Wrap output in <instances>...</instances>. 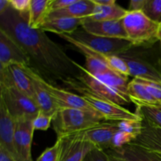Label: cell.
<instances>
[{
  "instance_id": "cell-10",
  "label": "cell",
  "mask_w": 161,
  "mask_h": 161,
  "mask_svg": "<svg viewBox=\"0 0 161 161\" xmlns=\"http://www.w3.org/2000/svg\"><path fill=\"white\" fill-rule=\"evenodd\" d=\"M0 86H13L25 95L34 97V83L25 66L11 64L0 70Z\"/></svg>"
},
{
  "instance_id": "cell-25",
  "label": "cell",
  "mask_w": 161,
  "mask_h": 161,
  "mask_svg": "<svg viewBox=\"0 0 161 161\" xmlns=\"http://www.w3.org/2000/svg\"><path fill=\"white\" fill-rule=\"evenodd\" d=\"M128 10L124 9L120 6L115 4L113 6H97L94 13L85 20L103 21V20H121L127 15Z\"/></svg>"
},
{
  "instance_id": "cell-5",
  "label": "cell",
  "mask_w": 161,
  "mask_h": 161,
  "mask_svg": "<svg viewBox=\"0 0 161 161\" xmlns=\"http://www.w3.org/2000/svg\"><path fill=\"white\" fill-rule=\"evenodd\" d=\"M78 67L80 70V75L78 78V86L74 91L79 94H89L119 105H127L131 102L128 95L99 80L90 74L81 64H78Z\"/></svg>"
},
{
  "instance_id": "cell-27",
  "label": "cell",
  "mask_w": 161,
  "mask_h": 161,
  "mask_svg": "<svg viewBox=\"0 0 161 161\" xmlns=\"http://www.w3.org/2000/svg\"><path fill=\"white\" fill-rule=\"evenodd\" d=\"M105 61L112 70L126 77L130 76L128 65L122 58L118 55H106Z\"/></svg>"
},
{
  "instance_id": "cell-13",
  "label": "cell",
  "mask_w": 161,
  "mask_h": 161,
  "mask_svg": "<svg viewBox=\"0 0 161 161\" xmlns=\"http://www.w3.org/2000/svg\"><path fill=\"white\" fill-rule=\"evenodd\" d=\"M59 36L64 41H66L72 47V49L80 52L84 56V68L90 74L95 75L103 73L107 71L112 70L105 61L106 55L102 54V53L91 50V48L86 47L83 43L74 39L69 35L63 34L59 35Z\"/></svg>"
},
{
  "instance_id": "cell-23",
  "label": "cell",
  "mask_w": 161,
  "mask_h": 161,
  "mask_svg": "<svg viewBox=\"0 0 161 161\" xmlns=\"http://www.w3.org/2000/svg\"><path fill=\"white\" fill-rule=\"evenodd\" d=\"M109 150L127 161H161V157L157 154L131 143L119 149Z\"/></svg>"
},
{
  "instance_id": "cell-15",
  "label": "cell",
  "mask_w": 161,
  "mask_h": 161,
  "mask_svg": "<svg viewBox=\"0 0 161 161\" xmlns=\"http://www.w3.org/2000/svg\"><path fill=\"white\" fill-rule=\"evenodd\" d=\"M34 131L32 120L20 119L17 121L14 137L17 161H33L31 144Z\"/></svg>"
},
{
  "instance_id": "cell-18",
  "label": "cell",
  "mask_w": 161,
  "mask_h": 161,
  "mask_svg": "<svg viewBox=\"0 0 161 161\" xmlns=\"http://www.w3.org/2000/svg\"><path fill=\"white\" fill-rule=\"evenodd\" d=\"M131 144L144 148L161 157V128L143 121L141 134Z\"/></svg>"
},
{
  "instance_id": "cell-9",
  "label": "cell",
  "mask_w": 161,
  "mask_h": 161,
  "mask_svg": "<svg viewBox=\"0 0 161 161\" xmlns=\"http://www.w3.org/2000/svg\"><path fill=\"white\" fill-rule=\"evenodd\" d=\"M86 102L104 117L105 121L120 122L130 119H141L142 118L136 113H132L122 105L104 100L89 94H82Z\"/></svg>"
},
{
  "instance_id": "cell-12",
  "label": "cell",
  "mask_w": 161,
  "mask_h": 161,
  "mask_svg": "<svg viewBox=\"0 0 161 161\" xmlns=\"http://www.w3.org/2000/svg\"><path fill=\"white\" fill-rule=\"evenodd\" d=\"M11 64L29 67V59L20 46L0 29V70Z\"/></svg>"
},
{
  "instance_id": "cell-41",
  "label": "cell",
  "mask_w": 161,
  "mask_h": 161,
  "mask_svg": "<svg viewBox=\"0 0 161 161\" xmlns=\"http://www.w3.org/2000/svg\"><path fill=\"white\" fill-rule=\"evenodd\" d=\"M10 6L9 0H0V15Z\"/></svg>"
},
{
  "instance_id": "cell-3",
  "label": "cell",
  "mask_w": 161,
  "mask_h": 161,
  "mask_svg": "<svg viewBox=\"0 0 161 161\" xmlns=\"http://www.w3.org/2000/svg\"><path fill=\"white\" fill-rule=\"evenodd\" d=\"M103 116L96 111L79 108H59L53 119V127L58 137L86 130L104 122Z\"/></svg>"
},
{
  "instance_id": "cell-8",
  "label": "cell",
  "mask_w": 161,
  "mask_h": 161,
  "mask_svg": "<svg viewBox=\"0 0 161 161\" xmlns=\"http://www.w3.org/2000/svg\"><path fill=\"white\" fill-rule=\"evenodd\" d=\"M61 143L59 161H83L95 146L83 136V132H75L58 137Z\"/></svg>"
},
{
  "instance_id": "cell-20",
  "label": "cell",
  "mask_w": 161,
  "mask_h": 161,
  "mask_svg": "<svg viewBox=\"0 0 161 161\" xmlns=\"http://www.w3.org/2000/svg\"><path fill=\"white\" fill-rule=\"evenodd\" d=\"M25 69L33 80V83H34V97L33 99L37 105L39 111L54 116V115L59 109V107L55 102L54 99L49 94L48 91L41 85V83L36 80V77L32 75L31 69L28 67H25Z\"/></svg>"
},
{
  "instance_id": "cell-28",
  "label": "cell",
  "mask_w": 161,
  "mask_h": 161,
  "mask_svg": "<svg viewBox=\"0 0 161 161\" xmlns=\"http://www.w3.org/2000/svg\"><path fill=\"white\" fill-rule=\"evenodd\" d=\"M142 12L153 21L161 22V0H146Z\"/></svg>"
},
{
  "instance_id": "cell-16",
  "label": "cell",
  "mask_w": 161,
  "mask_h": 161,
  "mask_svg": "<svg viewBox=\"0 0 161 161\" xmlns=\"http://www.w3.org/2000/svg\"><path fill=\"white\" fill-rule=\"evenodd\" d=\"M17 121L11 116L3 100L0 99V146L17 161L14 144Z\"/></svg>"
},
{
  "instance_id": "cell-17",
  "label": "cell",
  "mask_w": 161,
  "mask_h": 161,
  "mask_svg": "<svg viewBox=\"0 0 161 161\" xmlns=\"http://www.w3.org/2000/svg\"><path fill=\"white\" fill-rule=\"evenodd\" d=\"M82 28L94 36L128 40L122 20L95 21L84 19Z\"/></svg>"
},
{
  "instance_id": "cell-34",
  "label": "cell",
  "mask_w": 161,
  "mask_h": 161,
  "mask_svg": "<svg viewBox=\"0 0 161 161\" xmlns=\"http://www.w3.org/2000/svg\"><path fill=\"white\" fill-rule=\"evenodd\" d=\"M10 6L25 18L28 20L31 0H9Z\"/></svg>"
},
{
  "instance_id": "cell-6",
  "label": "cell",
  "mask_w": 161,
  "mask_h": 161,
  "mask_svg": "<svg viewBox=\"0 0 161 161\" xmlns=\"http://www.w3.org/2000/svg\"><path fill=\"white\" fill-rule=\"evenodd\" d=\"M0 99L3 101L9 114L16 121L33 120L39 112L34 99L13 86H0Z\"/></svg>"
},
{
  "instance_id": "cell-33",
  "label": "cell",
  "mask_w": 161,
  "mask_h": 161,
  "mask_svg": "<svg viewBox=\"0 0 161 161\" xmlns=\"http://www.w3.org/2000/svg\"><path fill=\"white\" fill-rule=\"evenodd\" d=\"M137 80H139L146 86L149 94L161 105V82L151 81V80H142V79H137Z\"/></svg>"
},
{
  "instance_id": "cell-14",
  "label": "cell",
  "mask_w": 161,
  "mask_h": 161,
  "mask_svg": "<svg viewBox=\"0 0 161 161\" xmlns=\"http://www.w3.org/2000/svg\"><path fill=\"white\" fill-rule=\"evenodd\" d=\"M119 130V122L104 121L82 132L85 138L95 147L107 151L112 149L113 139Z\"/></svg>"
},
{
  "instance_id": "cell-32",
  "label": "cell",
  "mask_w": 161,
  "mask_h": 161,
  "mask_svg": "<svg viewBox=\"0 0 161 161\" xmlns=\"http://www.w3.org/2000/svg\"><path fill=\"white\" fill-rule=\"evenodd\" d=\"M53 116L39 111L36 117L32 120L34 130H47L53 122Z\"/></svg>"
},
{
  "instance_id": "cell-1",
  "label": "cell",
  "mask_w": 161,
  "mask_h": 161,
  "mask_svg": "<svg viewBox=\"0 0 161 161\" xmlns=\"http://www.w3.org/2000/svg\"><path fill=\"white\" fill-rule=\"evenodd\" d=\"M28 20L9 6L0 15V29L20 46L29 59L28 68L42 80L53 86L62 84L73 91L80 75L79 63L51 40L46 31L30 28Z\"/></svg>"
},
{
  "instance_id": "cell-29",
  "label": "cell",
  "mask_w": 161,
  "mask_h": 161,
  "mask_svg": "<svg viewBox=\"0 0 161 161\" xmlns=\"http://www.w3.org/2000/svg\"><path fill=\"white\" fill-rule=\"evenodd\" d=\"M136 138V135L119 130V131L115 135L114 138H113L111 149H119V148L124 147V146L133 142Z\"/></svg>"
},
{
  "instance_id": "cell-35",
  "label": "cell",
  "mask_w": 161,
  "mask_h": 161,
  "mask_svg": "<svg viewBox=\"0 0 161 161\" xmlns=\"http://www.w3.org/2000/svg\"><path fill=\"white\" fill-rule=\"evenodd\" d=\"M83 161H108V153L105 150L94 147L86 155Z\"/></svg>"
},
{
  "instance_id": "cell-31",
  "label": "cell",
  "mask_w": 161,
  "mask_h": 161,
  "mask_svg": "<svg viewBox=\"0 0 161 161\" xmlns=\"http://www.w3.org/2000/svg\"><path fill=\"white\" fill-rule=\"evenodd\" d=\"M61 153V143L58 139L53 146L47 148L36 161H59Z\"/></svg>"
},
{
  "instance_id": "cell-7",
  "label": "cell",
  "mask_w": 161,
  "mask_h": 161,
  "mask_svg": "<svg viewBox=\"0 0 161 161\" xmlns=\"http://www.w3.org/2000/svg\"><path fill=\"white\" fill-rule=\"evenodd\" d=\"M69 36L91 50L105 55H118L133 47V44L127 39L94 36L85 31L82 27Z\"/></svg>"
},
{
  "instance_id": "cell-30",
  "label": "cell",
  "mask_w": 161,
  "mask_h": 161,
  "mask_svg": "<svg viewBox=\"0 0 161 161\" xmlns=\"http://www.w3.org/2000/svg\"><path fill=\"white\" fill-rule=\"evenodd\" d=\"M143 119H130L119 122V128L123 131L128 132L132 135H136L138 138L142 130Z\"/></svg>"
},
{
  "instance_id": "cell-38",
  "label": "cell",
  "mask_w": 161,
  "mask_h": 161,
  "mask_svg": "<svg viewBox=\"0 0 161 161\" xmlns=\"http://www.w3.org/2000/svg\"><path fill=\"white\" fill-rule=\"evenodd\" d=\"M0 161H15L12 157L0 146Z\"/></svg>"
},
{
  "instance_id": "cell-4",
  "label": "cell",
  "mask_w": 161,
  "mask_h": 161,
  "mask_svg": "<svg viewBox=\"0 0 161 161\" xmlns=\"http://www.w3.org/2000/svg\"><path fill=\"white\" fill-rule=\"evenodd\" d=\"M127 39L134 47H149L160 42V24L142 11H128L122 20Z\"/></svg>"
},
{
  "instance_id": "cell-11",
  "label": "cell",
  "mask_w": 161,
  "mask_h": 161,
  "mask_svg": "<svg viewBox=\"0 0 161 161\" xmlns=\"http://www.w3.org/2000/svg\"><path fill=\"white\" fill-rule=\"evenodd\" d=\"M31 71L32 75L36 77V80L41 83L42 86L49 92V94L53 97L55 102L57 103L59 108H79L83 110H92L95 111L87 102H86L82 95H78L76 94L70 92L64 88H60L58 86H53L50 83H47L42 80L38 74L34 71Z\"/></svg>"
},
{
  "instance_id": "cell-21",
  "label": "cell",
  "mask_w": 161,
  "mask_h": 161,
  "mask_svg": "<svg viewBox=\"0 0 161 161\" xmlns=\"http://www.w3.org/2000/svg\"><path fill=\"white\" fill-rule=\"evenodd\" d=\"M84 19L76 18H60L47 19L40 27V29L44 31H50L59 35H70L76 31L83 25Z\"/></svg>"
},
{
  "instance_id": "cell-42",
  "label": "cell",
  "mask_w": 161,
  "mask_h": 161,
  "mask_svg": "<svg viewBox=\"0 0 161 161\" xmlns=\"http://www.w3.org/2000/svg\"><path fill=\"white\" fill-rule=\"evenodd\" d=\"M159 40H160V42L161 44V31H160V34H159Z\"/></svg>"
},
{
  "instance_id": "cell-37",
  "label": "cell",
  "mask_w": 161,
  "mask_h": 161,
  "mask_svg": "<svg viewBox=\"0 0 161 161\" xmlns=\"http://www.w3.org/2000/svg\"><path fill=\"white\" fill-rule=\"evenodd\" d=\"M146 0H131L129 3L128 11H142Z\"/></svg>"
},
{
  "instance_id": "cell-2",
  "label": "cell",
  "mask_w": 161,
  "mask_h": 161,
  "mask_svg": "<svg viewBox=\"0 0 161 161\" xmlns=\"http://www.w3.org/2000/svg\"><path fill=\"white\" fill-rule=\"evenodd\" d=\"M155 45L132 47L118 54L127 64L130 76L135 79L161 82V54Z\"/></svg>"
},
{
  "instance_id": "cell-39",
  "label": "cell",
  "mask_w": 161,
  "mask_h": 161,
  "mask_svg": "<svg viewBox=\"0 0 161 161\" xmlns=\"http://www.w3.org/2000/svg\"><path fill=\"white\" fill-rule=\"evenodd\" d=\"M93 3L97 6H113L116 4L115 0H92Z\"/></svg>"
},
{
  "instance_id": "cell-24",
  "label": "cell",
  "mask_w": 161,
  "mask_h": 161,
  "mask_svg": "<svg viewBox=\"0 0 161 161\" xmlns=\"http://www.w3.org/2000/svg\"><path fill=\"white\" fill-rule=\"evenodd\" d=\"M51 0H31L28 25L33 29H39L47 20L50 13Z\"/></svg>"
},
{
  "instance_id": "cell-22",
  "label": "cell",
  "mask_w": 161,
  "mask_h": 161,
  "mask_svg": "<svg viewBox=\"0 0 161 161\" xmlns=\"http://www.w3.org/2000/svg\"><path fill=\"white\" fill-rule=\"evenodd\" d=\"M127 93L130 102L136 106H157L160 104L149 94L146 86L137 79H133L127 85Z\"/></svg>"
},
{
  "instance_id": "cell-19",
  "label": "cell",
  "mask_w": 161,
  "mask_h": 161,
  "mask_svg": "<svg viewBox=\"0 0 161 161\" xmlns=\"http://www.w3.org/2000/svg\"><path fill=\"white\" fill-rule=\"evenodd\" d=\"M95 4L92 0H76L75 3L61 10L53 11L49 14L47 19L60 18H76L85 19L89 17L94 13Z\"/></svg>"
},
{
  "instance_id": "cell-26",
  "label": "cell",
  "mask_w": 161,
  "mask_h": 161,
  "mask_svg": "<svg viewBox=\"0 0 161 161\" xmlns=\"http://www.w3.org/2000/svg\"><path fill=\"white\" fill-rule=\"evenodd\" d=\"M136 113L146 123L161 128V105L157 106H137Z\"/></svg>"
},
{
  "instance_id": "cell-36",
  "label": "cell",
  "mask_w": 161,
  "mask_h": 161,
  "mask_svg": "<svg viewBox=\"0 0 161 161\" xmlns=\"http://www.w3.org/2000/svg\"><path fill=\"white\" fill-rule=\"evenodd\" d=\"M76 0H51L50 4V13L61 10L75 3Z\"/></svg>"
},
{
  "instance_id": "cell-40",
  "label": "cell",
  "mask_w": 161,
  "mask_h": 161,
  "mask_svg": "<svg viewBox=\"0 0 161 161\" xmlns=\"http://www.w3.org/2000/svg\"><path fill=\"white\" fill-rule=\"evenodd\" d=\"M107 153H108V161H127L125 159L122 158L119 156L116 155V153L113 152V151H106Z\"/></svg>"
},
{
  "instance_id": "cell-43",
  "label": "cell",
  "mask_w": 161,
  "mask_h": 161,
  "mask_svg": "<svg viewBox=\"0 0 161 161\" xmlns=\"http://www.w3.org/2000/svg\"><path fill=\"white\" fill-rule=\"evenodd\" d=\"M160 30L161 31V22L160 23Z\"/></svg>"
}]
</instances>
